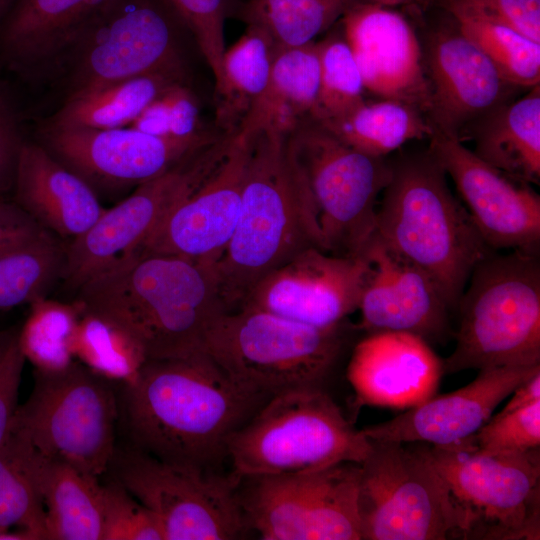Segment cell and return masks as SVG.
I'll list each match as a JSON object with an SVG mask.
<instances>
[{
    "label": "cell",
    "mask_w": 540,
    "mask_h": 540,
    "mask_svg": "<svg viewBox=\"0 0 540 540\" xmlns=\"http://www.w3.org/2000/svg\"><path fill=\"white\" fill-rule=\"evenodd\" d=\"M125 443L163 461L208 470L268 397L233 379L204 350L147 359L118 385Z\"/></svg>",
    "instance_id": "cell-1"
},
{
    "label": "cell",
    "mask_w": 540,
    "mask_h": 540,
    "mask_svg": "<svg viewBox=\"0 0 540 540\" xmlns=\"http://www.w3.org/2000/svg\"><path fill=\"white\" fill-rule=\"evenodd\" d=\"M76 292L85 310L121 326L147 359L204 350L208 329L227 311L214 265L138 250L116 259Z\"/></svg>",
    "instance_id": "cell-2"
},
{
    "label": "cell",
    "mask_w": 540,
    "mask_h": 540,
    "mask_svg": "<svg viewBox=\"0 0 540 540\" xmlns=\"http://www.w3.org/2000/svg\"><path fill=\"white\" fill-rule=\"evenodd\" d=\"M310 247L324 251L316 208L287 135L254 130L238 221L214 265L226 310H237L260 279Z\"/></svg>",
    "instance_id": "cell-3"
},
{
    "label": "cell",
    "mask_w": 540,
    "mask_h": 540,
    "mask_svg": "<svg viewBox=\"0 0 540 540\" xmlns=\"http://www.w3.org/2000/svg\"><path fill=\"white\" fill-rule=\"evenodd\" d=\"M390 161L392 177L376 210L374 236L424 270L455 313L473 268L491 249L428 147Z\"/></svg>",
    "instance_id": "cell-4"
},
{
    "label": "cell",
    "mask_w": 540,
    "mask_h": 540,
    "mask_svg": "<svg viewBox=\"0 0 540 540\" xmlns=\"http://www.w3.org/2000/svg\"><path fill=\"white\" fill-rule=\"evenodd\" d=\"M454 351L444 374L540 364V259L491 250L460 297Z\"/></svg>",
    "instance_id": "cell-5"
},
{
    "label": "cell",
    "mask_w": 540,
    "mask_h": 540,
    "mask_svg": "<svg viewBox=\"0 0 540 540\" xmlns=\"http://www.w3.org/2000/svg\"><path fill=\"white\" fill-rule=\"evenodd\" d=\"M357 326L328 328L252 308L220 314L204 351L233 379L268 398L298 388H323Z\"/></svg>",
    "instance_id": "cell-6"
},
{
    "label": "cell",
    "mask_w": 540,
    "mask_h": 540,
    "mask_svg": "<svg viewBox=\"0 0 540 540\" xmlns=\"http://www.w3.org/2000/svg\"><path fill=\"white\" fill-rule=\"evenodd\" d=\"M371 447L325 389L307 387L267 399L230 437L226 456L240 478L361 463Z\"/></svg>",
    "instance_id": "cell-7"
},
{
    "label": "cell",
    "mask_w": 540,
    "mask_h": 540,
    "mask_svg": "<svg viewBox=\"0 0 540 540\" xmlns=\"http://www.w3.org/2000/svg\"><path fill=\"white\" fill-rule=\"evenodd\" d=\"M115 385L77 360L60 371L34 370L31 393L18 405L10 431L42 457L101 478L117 445Z\"/></svg>",
    "instance_id": "cell-8"
},
{
    "label": "cell",
    "mask_w": 540,
    "mask_h": 540,
    "mask_svg": "<svg viewBox=\"0 0 540 540\" xmlns=\"http://www.w3.org/2000/svg\"><path fill=\"white\" fill-rule=\"evenodd\" d=\"M287 147L308 184L324 251L364 256L377 199L392 177L390 158L350 147L310 117L287 135Z\"/></svg>",
    "instance_id": "cell-9"
},
{
    "label": "cell",
    "mask_w": 540,
    "mask_h": 540,
    "mask_svg": "<svg viewBox=\"0 0 540 540\" xmlns=\"http://www.w3.org/2000/svg\"><path fill=\"white\" fill-rule=\"evenodd\" d=\"M418 446L447 486L461 539L540 538L539 448L486 453L462 444Z\"/></svg>",
    "instance_id": "cell-10"
},
{
    "label": "cell",
    "mask_w": 540,
    "mask_h": 540,
    "mask_svg": "<svg viewBox=\"0 0 540 540\" xmlns=\"http://www.w3.org/2000/svg\"><path fill=\"white\" fill-rule=\"evenodd\" d=\"M187 30L169 0H114L73 42L54 69L67 96L155 73L187 80L180 35Z\"/></svg>",
    "instance_id": "cell-11"
},
{
    "label": "cell",
    "mask_w": 540,
    "mask_h": 540,
    "mask_svg": "<svg viewBox=\"0 0 540 540\" xmlns=\"http://www.w3.org/2000/svg\"><path fill=\"white\" fill-rule=\"evenodd\" d=\"M371 446L360 463L362 540L461 539L459 512L419 446L378 440H371Z\"/></svg>",
    "instance_id": "cell-12"
},
{
    "label": "cell",
    "mask_w": 540,
    "mask_h": 540,
    "mask_svg": "<svg viewBox=\"0 0 540 540\" xmlns=\"http://www.w3.org/2000/svg\"><path fill=\"white\" fill-rule=\"evenodd\" d=\"M106 474L149 509L164 540H232L249 529L233 475L169 463L126 443L116 445Z\"/></svg>",
    "instance_id": "cell-13"
},
{
    "label": "cell",
    "mask_w": 540,
    "mask_h": 540,
    "mask_svg": "<svg viewBox=\"0 0 540 540\" xmlns=\"http://www.w3.org/2000/svg\"><path fill=\"white\" fill-rule=\"evenodd\" d=\"M403 8L420 41L429 95L426 119L432 132L462 142L475 121L522 89L502 77L447 9L433 3Z\"/></svg>",
    "instance_id": "cell-14"
},
{
    "label": "cell",
    "mask_w": 540,
    "mask_h": 540,
    "mask_svg": "<svg viewBox=\"0 0 540 540\" xmlns=\"http://www.w3.org/2000/svg\"><path fill=\"white\" fill-rule=\"evenodd\" d=\"M233 135L222 134L171 170L138 185L65 246L61 275L64 286L76 290L123 255L136 251L168 211L221 162Z\"/></svg>",
    "instance_id": "cell-15"
},
{
    "label": "cell",
    "mask_w": 540,
    "mask_h": 540,
    "mask_svg": "<svg viewBox=\"0 0 540 540\" xmlns=\"http://www.w3.org/2000/svg\"><path fill=\"white\" fill-rule=\"evenodd\" d=\"M217 128L185 137H160L132 127L54 129L40 127L38 143L95 188L138 186L174 168L221 136Z\"/></svg>",
    "instance_id": "cell-16"
},
{
    "label": "cell",
    "mask_w": 540,
    "mask_h": 540,
    "mask_svg": "<svg viewBox=\"0 0 540 540\" xmlns=\"http://www.w3.org/2000/svg\"><path fill=\"white\" fill-rule=\"evenodd\" d=\"M428 148L448 174L485 244L539 255L540 196L484 162L459 139L433 131Z\"/></svg>",
    "instance_id": "cell-17"
},
{
    "label": "cell",
    "mask_w": 540,
    "mask_h": 540,
    "mask_svg": "<svg viewBox=\"0 0 540 540\" xmlns=\"http://www.w3.org/2000/svg\"><path fill=\"white\" fill-rule=\"evenodd\" d=\"M253 133L245 127L235 133L221 162L168 211L138 251L217 263L238 221Z\"/></svg>",
    "instance_id": "cell-18"
},
{
    "label": "cell",
    "mask_w": 540,
    "mask_h": 540,
    "mask_svg": "<svg viewBox=\"0 0 540 540\" xmlns=\"http://www.w3.org/2000/svg\"><path fill=\"white\" fill-rule=\"evenodd\" d=\"M370 269L365 256H337L310 247L260 279L238 309L333 327L358 310Z\"/></svg>",
    "instance_id": "cell-19"
},
{
    "label": "cell",
    "mask_w": 540,
    "mask_h": 540,
    "mask_svg": "<svg viewBox=\"0 0 540 540\" xmlns=\"http://www.w3.org/2000/svg\"><path fill=\"white\" fill-rule=\"evenodd\" d=\"M339 24L365 91L411 105L426 117L429 95L420 41L408 16L391 7L362 2Z\"/></svg>",
    "instance_id": "cell-20"
},
{
    "label": "cell",
    "mask_w": 540,
    "mask_h": 540,
    "mask_svg": "<svg viewBox=\"0 0 540 540\" xmlns=\"http://www.w3.org/2000/svg\"><path fill=\"white\" fill-rule=\"evenodd\" d=\"M364 256L370 261L358 310L359 330L401 331L428 343L452 335L450 308L433 279L420 267L389 249L375 236Z\"/></svg>",
    "instance_id": "cell-21"
},
{
    "label": "cell",
    "mask_w": 540,
    "mask_h": 540,
    "mask_svg": "<svg viewBox=\"0 0 540 540\" xmlns=\"http://www.w3.org/2000/svg\"><path fill=\"white\" fill-rule=\"evenodd\" d=\"M540 372V364L479 370L468 385L408 408L398 416L362 429L371 440L426 442L447 446L476 433L495 408L522 382Z\"/></svg>",
    "instance_id": "cell-22"
},
{
    "label": "cell",
    "mask_w": 540,
    "mask_h": 540,
    "mask_svg": "<svg viewBox=\"0 0 540 540\" xmlns=\"http://www.w3.org/2000/svg\"><path fill=\"white\" fill-rule=\"evenodd\" d=\"M443 360L412 333L380 331L358 341L347 365V379L358 405L408 409L437 391Z\"/></svg>",
    "instance_id": "cell-23"
},
{
    "label": "cell",
    "mask_w": 540,
    "mask_h": 540,
    "mask_svg": "<svg viewBox=\"0 0 540 540\" xmlns=\"http://www.w3.org/2000/svg\"><path fill=\"white\" fill-rule=\"evenodd\" d=\"M114 0H14L0 21V48L12 69L53 74L66 51Z\"/></svg>",
    "instance_id": "cell-24"
},
{
    "label": "cell",
    "mask_w": 540,
    "mask_h": 540,
    "mask_svg": "<svg viewBox=\"0 0 540 540\" xmlns=\"http://www.w3.org/2000/svg\"><path fill=\"white\" fill-rule=\"evenodd\" d=\"M13 188L17 206L46 230L71 240L105 210L93 188L38 142H23Z\"/></svg>",
    "instance_id": "cell-25"
},
{
    "label": "cell",
    "mask_w": 540,
    "mask_h": 540,
    "mask_svg": "<svg viewBox=\"0 0 540 540\" xmlns=\"http://www.w3.org/2000/svg\"><path fill=\"white\" fill-rule=\"evenodd\" d=\"M464 139L474 154L505 174L529 184L540 183V84L475 121Z\"/></svg>",
    "instance_id": "cell-26"
},
{
    "label": "cell",
    "mask_w": 540,
    "mask_h": 540,
    "mask_svg": "<svg viewBox=\"0 0 540 540\" xmlns=\"http://www.w3.org/2000/svg\"><path fill=\"white\" fill-rule=\"evenodd\" d=\"M32 468L45 508L46 539L102 540L100 478L46 459L33 448Z\"/></svg>",
    "instance_id": "cell-27"
},
{
    "label": "cell",
    "mask_w": 540,
    "mask_h": 540,
    "mask_svg": "<svg viewBox=\"0 0 540 540\" xmlns=\"http://www.w3.org/2000/svg\"><path fill=\"white\" fill-rule=\"evenodd\" d=\"M320 88L316 42L277 48L268 85L242 127L273 129L288 135L303 119L312 117Z\"/></svg>",
    "instance_id": "cell-28"
},
{
    "label": "cell",
    "mask_w": 540,
    "mask_h": 540,
    "mask_svg": "<svg viewBox=\"0 0 540 540\" xmlns=\"http://www.w3.org/2000/svg\"><path fill=\"white\" fill-rule=\"evenodd\" d=\"M314 472L240 477V506L263 540H307Z\"/></svg>",
    "instance_id": "cell-29"
},
{
    "label": "cell",
    "mask_w": 540,
    "mask_h": 540,
    "mask_svg": "<svg viewBox=\"0 0 540 540\" xmlns=\"http://www.w3.org/2000/svg\"><path fill=\"white\" fill-rule=\"evenodd\" d=\"M187 82L181 77L142 75L67 96L42 126L54 129H114L130 126L167 87ZM188 83V82H187Z\"/></svg>",
    "instance_id": "cell-30"
},
{
    "label": "cell",
    "mask_w": 540,
    "mask_h": 540,
    "mask_svg": "<svg viewBox=\"0 0 540 540\" xmlns=\"http://www.w3.org/2000/svg\"><path fill=\"white\" fill-rule=\"evenodd\" d=\"M276 49L269 35L254 25H246L241 37L225 49L222 81L214 90L219 131L234 134L241 128L268 85Z\"/></svg>",
    "instance_id": "cell-31"
},
{
    "label": "cell",
    "mask_w": 540,
    "mask_h": 540,
    "mask_svg": "<svg viewBox=\"0 0 540 540\" xmlns=\"http://www.w3.org/2000/svg\"><path fill=\"white\" fill-rule=\"evenodd\" d=\"M315 121L350 147L376 157H387L407 142L432 134L421 111L390 99L364 100L344 114Z\"/></svg>",
    "instance_id": "cell-32"
},
{
    "label": "cell",
    "mask_w": 540,
    "mask_h": 540,
    "mask_svg": "<svg viewBox=\"0 0 540 540\" xmlns=\"http://www.w3.org/2000/svg\"><path fill=\"white\" fill-rule=\"evenodd\" d=\"M364 0H240L235 18L263 29L276 48L302 46Z\"/></svg>",
    "instance_id": "cell-33"
},
{
    "label": "cell",
    "mask_w": 540,
    "mask_h": 540,
    "mask_svg": "<svg viewBox=\"0 0 540 540\" xmlns=\"http://www.w3.org/2000/svg\"><path fill=\"white\" fill-rule=\"evenodd\" d=\"M65 246L45 228L35 237L0 253V310L46 297L61 279Z\"/></svg>",
    "instance_id": "cell-34"
},
{
    "label": "cell",
    "mask_w": 540,
    "mask_h": 540,
    "mask_svg": "<svg viewBox=\"0 0 540 540\" xmlns=\"http://www.w3.org/2000/svg\"><path fill=\"white\" fill-rule=\"evenodd\" d=\"M0 528L46 540L45 508L32 468V447L10 431L0 446Z\"/></svg>",
    "instance_id": "cell-35"
},
{
    "label": "cell",
    "mask_w": 540,
    "mask_h": 540,
    "mask_svg": "<svg viewBox=\"0 0 540 540\" xmlns=\"http://www.w3.org/2000/svg\"><path fill=\"white\" fill-rule=\"evenodd\" d=\"M74 358L118 385L132 383L147 357L138 342L112 320L84 309L76 330Z\"/></svg>",
    "instance_id": "cell-36"
},
{
    "label": "cell",
    "mask_w": 540,
    "mask_h": 540,
    "mask_svg": "<svg viewBox=\"0 0 540 540\" xmlns=\"http://www.w3.org/2000/svg\"><path fill=\"white\" fill-rule=\"evenodd\" d=\"M83 306L40 298L30 304V312L19 328L21 350L34 370L60 371L74 360V340Z\"/></svg>",
    "instance_id": "cell-37"
},
{
    "label": "cell",
    "mask_w": 540,
    "mask_h": 540,
    "mask_svg": "<svg viewBox=\"0 0 540 540\" xmlns=\"http://www.w3.org/2000/svg\"><path fill=\"white\" fill-rule=\"evenodd\" d=\"M453 16L508 83L525 90L540 84V43L480 17Z\"/></svg>",
    "instance_id": "cell-38"
},
{
    "label": "cell",
    "mask_w": 540,
    "mask_h": 540,
    "mask_svg": "<svg viewBox=\"0 0 540 540\" xmlns=\"http://www.w3.org/2000/svg\"><path fill=\"white\" fill-rule=\"evenodd\" d=\"M316 42L320 61V88L314 120L333 118L348 112L365 100L362 76L344 38L339 22Z\"/></svg>",
    "instance_id": "cell-39"
},
{
    "label": "cell",
    "mask_w": 540,
    "mask_h": 540,
    "mask_svg": "<svg viewBox=\"0 0 540 540\" xmlns=\"http://www.w3.org/2000/svg\"><path fill=\"white\" fill-rule=\"evenodd\" d=\"M169 1L197 43L217 89L222 81V59L226 49L225 22L235 18L240 0Z\"/></svg>",
    "instance_id": "cell-40"
},
{
    "label": "cell",
    "mask_w": 540,
    "mask_h": 540,
    "mask_svg": "<svg viewBox=\"0 0 540 540\" xmlns=\"http://www.w3.org/2000/svg\"><path fill=\"white\" fill-rule=\"evenodd\" d=\"M129 127L155 136L175 138L208 130L201 124L199 101L187 82L167 87Z\"/></svg>",
    "instance_id": "cell-41"
},
{
    "label": "cell",
    "mask_w": 540,
    "mask_h": 540,
    "mask_svg": "<svg viewBox=\"0 0 540 540\" xmlns=\"http://www.w3.org/2000/svg\"><path fill=\"white\" fill-rule=\"evenodd\" d=\"M486 453L525 452L540 447V400L497 413L473 435L456 443Z\"/></svg>",
    "instance_id": "cell-42"
},
{
    "label": "cell",
    "mask_w": 540,
    "mask_h": 540,
    "mask_svg": "<svg viewBox=\"0 0 540 540\" xmlns=\"http://www.w3.org/2000/svg\"><path fill=\"white\" fill-rule=\"evenodd\" d=\"M102 540H164L155 516L117 481L101 484Z\"/></svg>",
    "instance_id": "cell-43"
},
{
    "label": "cell",
    "mask_w": 540,
    "mask_h": 540,
    "mask_svg": "<svg viewBox=\"0 0 540 540\" xmlns=\"http://www.w3.org/2000/svg\"><path fill=\"white\" fill-rule=\"evenodd\" d=\"M437 5L507 26L540 43V0H445Z\"/></svg>",
    "instance_id": "cell-44"
},
{
    "label": "cell",
    "mask_w": 540,
    "mask_h": 540,
    "mask_svg": "<svg viewBox=\"0 0 540 540\" xmlns=\"http://www.w3.org/2000/svg\"><path fill=\"white\" fill-rule=\"evenodd\" d=\"M26 358L19 344V328L0 330V446L7 439L18 408Z\"/></svg>",
    "instance_id": "cell-45"
},
{
    "label": "cell",
    "mask_w": 540,
    "mask_h": 540,
    "mask_svg": "<svg viewBox=\"0 0 540 540\" xmlns=\"http://www.w3.org/2000/svg\"><path fill=\"white\" fill-rule=\"evenodd\" d=\"M23 142L13 109L0 92V193L13 188Z\"/></svg>",
    "instance_id": "cell-46"
},
{
    "label": "cell",
    "mask_w": 540,
    "mask_h": 540,
    "mask_svg": "<svg viewBox=\"0 0 540 540\" xmlns=\"http://www.w3.org/2000/svg\"><path fill=\"white\" fill-rule=\"evenodd\" d=\"M43 229L15 203L0 201V253L35 237Z\"/></svg>",
    "instance_id": "cell-47"
},
{
    "label": "cell",
    "mask_w": 540,
    "mask_h": 540,
    "mask_svg": "<svg viewBox=\"0 0 540 540\" xmlns=\"http://www.w3.org/2000/svg\"><path fill=\"white\" fill-rule=\"evenodd\" d=\"M511 394V399L499 414L513 412L540 400V372L520 383Z\"/></svg>",
    "instance_id": "cell-48"
},
{
    "label": "cell",
    "mask_w": 540,
    "mask_h": 540,
    "mask_svg": "<svg viewBox=\"0 0 540 540\" xmlns=\"http://www.w3.org/2000/svg\"><path fill=\"white\" fill-rule=\"evenodd\" d=\"M365 2L385 7H405L412 4L422 3L423 0H364Z\"/></svg>",
    "instance_id": "cell-49"
},
{
    "label": "cell",
    "mask_w": 540,
    "mask_h": 540,
    "mask_svg": "<svg viewBox=\"0 0 540 540\" xmlns=\"http://www.w3.org/2000/svg\"><path fill=\"white\" fill-rule=\"evenodd\" d=\"M0 540H31L29 535L21 530H3L0 528Z\"/></svg>",
    "instance_id": "cell-50"
},
{
    "label": "cell",
    "mask_w": 540,
    "mask_h": 540,
    "mask_svg": "<svg viewBox=\"0 0 540 540\" xmlns=\"http://www.w3.org/2000/svg\"><path fill=\"white\" fill-rule=\"evenodd\" d=\"M14 0H0V21L9 10Z\"/></svg>",
    "instance_id": "cell-51"
},
{
    "label": "cell",
    "mask_w": 540,
    "mask_h": 540,
    "mask_svg": "<svg viewBox=\"0 0 540 540\" xmlns=\"http://www.w3.org/2000/svg\"><path fill=\"white\" fill-rule=\"evenodd\" d=\"M445 0H423L422 3H433V4H439Z\"/></svg>",
    "instance_id": "cell-52"
}]
</instances>
